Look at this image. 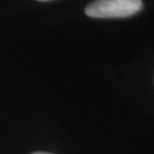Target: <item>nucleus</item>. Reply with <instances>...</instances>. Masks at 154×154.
Here are the masks:
<instances>
[{
    "mask_svg": "<svg viewBox=\"0 0 154 154\" xmlns=\"http://www.w3.org/2000/svg\"><path fill=\"white\" fill-rule=\"evenodd\" d=\"M142 0H95L85 13L93 18H125L142 11Z\"/></svg>",
    "mask_w": 154,
    "mask_h": 154,
    "instance_id": "nucleus-1",
    "label": "nucleus"
},
{
    "mask_svg": "<svg viewBox=\"0 0 154 154\" xmlns=\"http://www.w3.org/2000/svg\"><path fill=\"white\" fill-rule=\"evenodd\" d=\"M32 154H51V153H45V152H34Z\"/></svg>",
    "mask_w": 154,
    "mask_h": 154,
    "instance_id": "nucleus-2",
    "label": "nucleus"
},
{
    "mask_svg": "<svg viewBox=\"0 0 154 154\" xmlns=\"http://www.w3.org/2000/svg\"><path fill=\"white\" fill-rule=\"evenodd\" d=\"M39 1H49V0H39Z\"/></svg>",
    "mask_w": 154,
    "mask_h": 154,
    "instance_id": "nucleus-3",
    "label": "nucleus"
}]
</instances>
